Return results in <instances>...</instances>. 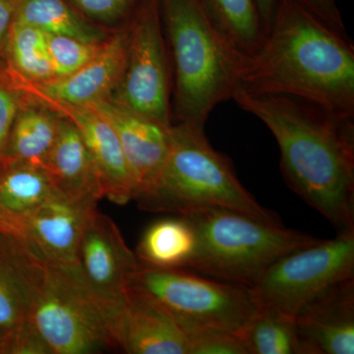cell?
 Segmentation results:
<instances>
[{
	"mask_svg": "<svg viewBox=\"0 0 354 354\" xmlns=\"http://www.w3.org/2000/svg\"><path fill=\"white\" fill-rule=\"evenodd\" d=\"M295 321L304 354H353L354 278L314 298Z\"/></svg>",
	"mask_w": 354,
	"mask_h": 354,
	"instance_id": "obj_14",
	"label": "cell"
},
{
	"mask_svg": "<svg viewBox=\"0 0 354 354\" xmlns=\"http://www.w3.org/2000/svg\"><path fill=\"white\" fill-rule=\"evenodd\" d=\"M129 32H120L106 41L104 48L90 62L71 75L43 83L16 80L21 91L55 101L87 106L108 99L113 88L118 87L127 67Z\"/></svg>",
	"mask_w": 354,
	"mask_h": 354,
	"instance_id": "obj_15",
	"label": "cell"
},
{
	"mask_svg": "<svg viewBox=\"0 0 354 354\" xmlns=\"http://www.w3.org/2000/svg\"><path fill=\"white\" fill-rule=\"evenodd\" d=\"M78 261L88 283L102 297L116 301L124 300L130 279L140 267L120 228L97 208L86 221Z\"/></svg>",
	"mask_w": 354,
	"mask_h": 354,
	"instance_id": "obj_12",
	"label": "cell"
},
{
	"mask_svg": "<svg viewBox=\"0 0 354 354\" xmlns=\"http://www.w3.org/2000/svg\"><path fill=\"white\" fill-rule=\"evenodd\" d=\"M354 278V230L286 254L253 286L261 307L292 317L330 286Z\"/></svg>",
	"mask_w": 354,
	"mask_h": 354,
	"instance_id": "obj_8",
	"label": "cell"
},
{
	"mask_svg": "<svg viewBox=\"0 0 354 354\" xmlns=\"http://www.w3.org/2000/svg\"><path fill=\"white\" fill-rule=\"evenodd\" d=\"M189 339V354H249L241 337L225 330H198Z\"/></svg>",
	"mask_w": 354,
	"mask_h": 354,
	"instance_id": "obj_28",
	"label": "cell"
},
{
	"mask_svg": "<svg viewBox=\"0 0 354 354\" xmlns=\"http://www.w3.org/2000/svg\"><path fill=\"white\" fill-rule=\"evenodd\" d=\"M123 304L100 295L79 265L44 262L32 281L30 320L53 354L120 351Z\"/></svg>",
	"mask_w": 354,
	"mask_h": 354,
	"instance_id": "obj_5",
	"label": "cell"
},
{
	"mask_svg": "<svg viewBox=\"0 0 354 354\" xmlns=\"http://www.w3.org/2000/svg\"><path fill=\"white\" fill-rule=\"evenodd\" d=\"M326 24L341 32H346L337 0H298Z\"/></svg>",
	"mask_w": 354,
	"mask_h": 354,
	"instance_id": "obj_30",
	"label": "cell"
},
{
	"mask_svg": "<svg viewBox=\"0 0 354 354\" xmlns=\"http://www.w3.org/2000/svg\"><path fill=\"white\" fill-rule=\"evenodd\" d=\"M127 290L164 310L188 335L198 330H221L241 337L262 310L253 288L214 281L186 269L140 263Z\"/></svg>",
	"mask_w": 354,
	"mask_h": 354,
	"instance_id": "obj_7",
	"label": "cell"
},
{
	"mask_svg": "<svg viewBox=\"0 0 354 354\" xmlns=\"http://www.w3.org/2000/svg\"><path fill=\"white\" fill-rule=\"evenodd\" d=\"M37 102L32 104L31 97L26 95L9 133L0 167L10 164L44 167L57 140L62 115Z\"/></svg>",
	"mask_w": 354,
	"mask_h": 354,
	"instance_id": "obj_18",
	"label": "cell"
},
{
	"mask_svg": "<svg viewBox=\"0 0 354 354\" xmlns=\"http://www.w3.org/2000/svg\"><path fill=\"white\" fill-rule=\"evenodd\" d=\"M258 12H259L261 22L265 35L271 27L272 18H274V8H276L277 0H255Z\"/></svg>",
	"mask_w": 354,
	"mask_h": 354,
	"instance_id": "obj_32",
	"label": "cell"
},
{
	"mask_svg": "<svg viewBox=\"0 0 354 354\" xmlns=\"http://www.w3.org/2000/svg\"><path fill=\"white\" fill-rule=\"evenodd\" d=\"M239 90L288 95L354 116V46L298 0H277L259 50L244 58Z\"/></svg>",
	"mask_w": 354,
	"mask_h": 354,
	"instance_id": "obj_2",
	"label": "cell"
},
{
	"mask_svg": "<svg viewBox=\"0 0 354 354\" xmlns=\"http://www.w3.org/2000/svg\"><path fill=\"white\" fill-rule=\"evenodd\" d=\"M88 17L102 22L120 20L134 10H141L150 0H72Z\"/></svg>",
	"mask_w": 354,
	"mask_h": 354,
	"instance_id": "obj_29",
	"label": "cell"
},
{
	"mask_svg": "<svg viewBox=\"0 0 354 354\" xmlns=\"http://www.w3.org/2000/svg\"><path fill=\"white\" fill-rule=\"evenodd\" d=\"M29 95L75 125L101 176L104 197L120 205L134 200V181L118 135L106 118L88 106L55 101L43 95Z\"/></svg>",
	"mask_w": 354,
	"mask_h": 354,
	"instance_id": "obj_13",
	"label": "cell"
},
{
	"mask_svg": "<svg viewBox=\"0 0 354 354\" xmlns=\"http://www.w3.org/2000/svg\"><path fill=\"white\" fill-rule=\"evenodd\" d=\"M183 216L196 235V247L185 269L250 288L286 254L319 241L283 223H267L234 209L209 208Z\"/></svg>",
	"mask_w": 354,
	"mask_h": 354,
	"instance_id": "obj_6",
	"label": "cell"
},
{
	"mask_svg": "<svg viewBox=\"0 0 354 354\" xmlns=\"http://www.w3.org/2000/svg\"><path fill=\"white\" fill-rule=\"evenodd\" d=\"M249 354H304L295 318L261 310L242 333Z\"/></svg>",
	"mask_w": 354,
	"mask_h": 354,
	"instance_id": "obj_24",
	"label": "cell"
},
{
	"mask_svg": "<svg viewBox=\"0 0 354 354\" xmlns=\"http://www.w3.org/2000/svg\"><path fill=\"white\" fill-rule=\"evenodd\" d=\"M43 167L57 190L65 196L97 203L104 197L94 160L80 132L64 116L62 115L57 140Z\"/></svg>",
	"mask_w": 354,
	"mask_h": 354,
	"instance_id": "obj_17",
	"label": "cell"
},
{
	"mask_svg": "<svg viewBox=\"0 0 354 354\" xmlns=\"http://www.w3.org/2000/svg\"><path fill=\"white\" fill-rule=\"evenodd\" d=\"M174 74L177 124L204 129L216 106L239 88L242 57L201 0H160Z\"/></svg>",
	"mask_w": 354,
	"mask_h": 354,
	"instance_id": "obj_3",
	"label": "cell"
},
{
	"mask_svg": "<svg viewBox=\"0 0 354 354\" xmlns=\"http://www.w3.org/2000/svg\"><path fill=\"white\" fill-rule=\"evenodd\" d=\"M86 106L106 118L118 135L136 187L134 200L152 189L169 155L172 125L165 127L109 99Z\"/></svg>",
	"mask_w": 354,
	"mask_h": 354,
	"instance_id": "obj_11",
	"label": "cell"
},
{
	"mask_svg": "<svg viewBox=\"0 0 354 354\" xmlns=\"http://www.w3.org/2000/svg\"><path fill=\"white\" fill-rule=\"evenodd\" d=\"M155 221L144 232L136 256L142 264L185 269L196 247V235L183 216Z\"/></svg>",
	"mask_w": 354,
	"mask_h": 354,
	"instance_id": "obj_20",
	"label": "cell"
},
{
	"mask_svg": "<svg viewBox=\"0 0 354 354\" xmlns=\"http://www.w3.org/2000/svg\"><path fill=\"white\" fill-rule=\"evenodd\" d=\"M169 71L162 28L160 0H150L133 21L127 67L118 102L171 127Z\"/></svg>",
	"mask_w": 354,
	"mask_h": 354,
	"instance_id": "obj_9",
	"label": "cell"
},
{
	"mask_svg": "<svg viewBox=\"0 0 354 354\" xmlns=\"http://www.w3.org/2000/svg\"><path fill=\"white\" fill-rule=\"evenodd\" d=\"M46 39L55 79L71 75L87 64L101 53L106 41L92 43L51 34H46Z\"/></svg>",
	"mask_w": 354,
	"mask_h": 354,
	"instance_id": "obj_25",
	"label": "cell"
},
{
	"mask_svg": "<svg viewBox=\"0 0 354 354\" xmlns=\"http://www.w3.org/2000/svg\"><path fill=\"white\" fill-rule=\"evenodd\" d=\"M232 100L274 135L291 190L337 232L354 230V116L295 95L237 90Z\"/></svg>",
	"mask_w": 354,
	"mask_h": 354,
	"instance_id": "obj_1",
	"label": "cell"
},
{
	"mask_svg": "<svg viewBox=\"0 0 354 354\" xmlns=\"http://www.w3.org/2000/svg\"><path fill=\"white\" fill-rule=\"evenodd\" d=\"M25 97V93L18 87L3 62H0V165L9 133Z\"/></svg>",
	"mask_w": 354,
	"mask_h": 354,
	"instance_id": "obj_26",
	"label": "cell"
},
{
	"mask_svg": "<svg viewBox=\"0 0 354 354\" xmlns=\"http://www.w3.org/2000/svg\"><path fill=\"white\" fill-rule=\"evenodd\" d=\"M201 2L216 28L242 59L259 50L265 32L255 0H201Z\"/></svg>",
	"mask_w": 354,
	"mask_h": 354,
	"instance_id": "obj_22",
	"label": "cell"
},
{
	"mask_svg": "<svg viewBox=\"0 0 354 354\" xmlns=\"http://www.w3.org/2000/svg\"><path fill=\"white\" fill-rule=\"evenodd\" d=\"M0 354H53L31 320L0 332Z\"/></svg>",
	"mask_w": 354,
	"mask_h": 354,
	"instance_id": "obj_27",
	"label": "cell"
},
{
	"mask_svg": "<svg viewBox=\"0 0 354 354\" xmlns=\"http://www.w3.org/2000/svg\"><path fill=\"white\" fill-rule=\"evenodd\" d=\"M0 57L16 80L43 83L55 79L46 34L32 26L14 20Z\"/></svg>",
	"mask_w": 354,
	"mask_h": 354,
	"instance_id": "obj_21",
	"label": "cell"
},
{
	"mask_svg": "<svg viewBox=\"0 0 354 354\" xmlns=\"http://www.w3.org/2000/svg\"><path fill=\"white\" fill-rule=\"evenodd\" d=\"M139 208L187 215L209 208L234 209L258 220L283 223L242 186L232 160L216 151L204 129L172 124L169 155L157 183L137 197Z\"/></svg>",
	"mask_w": 354,
	"mask_h": 354,
	"instance_id": "obj_4",
	"label": "cell"
},
{
	"mask_svg": "<svg viewBox=\"0 0 354 354\" xmlns=\"http://www.w3.org/2000/svg\"><path fill=\"white\" fill-rule=\"evenodd\" d=\"M97 202L72 199L55 190L23 223L22 243L39 260L53 265H79L84 227Z\"/></svg>",
	"mask_w": 354,
	"mask_h": 354,
	"instance_id": "obj_10",
	"label": "cell"
},
{
	"mask_svg": "<svg viewBox=\"0 0 354 354\" xmlns=\"http://www.w3.org/2000/svg\"><path fill=\"white\" fill-rule=\"evenodd\" d=\"M120 351L129 354H189V335L164 310L127 290L121 312Z\"/></svg>",
	"mask_w": 354,
	"mask_h": 354,
	"instance_id": "obj_16",
	"label": "cell"
},
{
	"mask_svg": "<svg viewBox=\"0 0 354 354\" xmlns=\"http://www.w3.org/2000/svg\"><path fill=\"white\" fill-rule=\"evenodd\" d=\"M36 261L22 247L0 241V332L29 320Z\"/></svg>",
	"mask_w": 354,
	"mask_h": 354,
	"instance_id": "obj_19",
	"label": "cell"
},
{
	"mask_svg": "<svg viewBox=\"0 0 354 354\" xmlns=\"http://www.w3.org/2000/svg\"><path fill=\"white\" fill-rule=\"evenodd\" d=\"M14 20L46 34L102 43L104 32L88 24L64 0H20Z\"/></svg>",
	"mask_w": 354,
	"mask_h": 354,
	"instance_id": "obj_23",
	"label": "cell"
},
{
	"mask_svg": "<svg viewBox=\"0 0 354 354\" xmlns=\"http://www.w3.org/2000/svg\"><path fill=\"white\" fill-rule=\"evenodd\" d=\"M20 0H0V57L15 18Z\"/></svg>",
	"mask_w": 354,
	"mask_h": 354,
	"instance_id": "obj_31",
	"label": "cell"
}]
</instances>
